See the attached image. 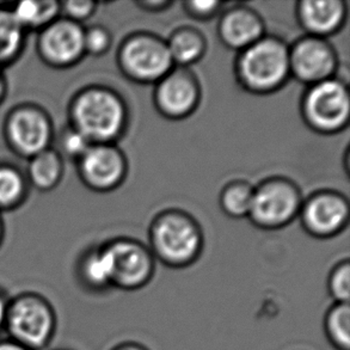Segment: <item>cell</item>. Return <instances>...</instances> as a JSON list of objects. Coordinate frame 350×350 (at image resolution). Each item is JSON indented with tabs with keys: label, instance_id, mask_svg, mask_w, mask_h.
Wrapping results in <instances>:
<instances>
[{
	"label": "cell",
	"instance_id": "14",
	"mask_svg": "<svg viewBox=\"0 0 350 350\" xmlns=\"http://www.w3.org/2000/svg\"><path fill=\"white\" fill-rule=\"evenodd\" d=\"M154 102L161 115L180 120L193 114L200 102V86L194 75L172 70L157 83Z\"/></svg>",
	"mask_w": 350,
	"mask_h": 350
},
{
	"label": "cell",
	"instance_id": "28",
	"mask_svg": "<svg viewBox=\"0 0 350 350\" xmlns=\"http://www.w3.org/2000/svg\"><path fill=\"white\" fill-rule=\"evenodd\" d=\"M95 1L89 0H68L60 3V16L76 23L81 24L90 18L96 11Z\"/></svg>",
	"mask_w": 350,
	"mask_h": 350
},
{
	"label": "cell",
	"instance_id": "7",
	"mask_svg": "<svg viewBox=\"0 0 350 350\" xmlns=\"http://www.w3.org/2000/svg\"><path fill=\"white\" fill-rule=\"evenodd\" d=\"M123 73L139 83H158L174 70L166 41L151 33H135L118 49Z\"/></svg>",
	"mask_w": 350,
	"mask_h": 350
},
{
	"label": "cell",
	"instance_id": "15",
	"mask_svg": "<svg viewBox=\"0 0 350 350\" xmlns=\"http://www.w3.org/2000/svg\"><path fill=\"white\" fill-rule=\"evenodd\" d=\"M346 3L340 0H304L298 6L299 22L313 38H325L345 23Z\"/></svg>",
	"mask_w": 350,
	"mask_h": 350
},
{
	"label": "cell",
	"instance_id": "23",
	"mask_svg": "<svg viewBox=\"0 0 350 350\" xmlns=\"http://www.w3.org/2000/svg\"><path fill=\"white\" fill-rule=\"evenodd\" d=\"M327 341L336 350H350V304L334 303L324 317Z\"/></svg>",
	"mask_w": 350,
	"mask_h": 350
},
{
	"label": "cell",
	"instance_id": "31",
	"mask_svg": "<svg viewBox=\"0 0 350 350\" xmlns=\"http://www.w3.org/2000/svg\"><path fill=\"white\" fill-rule=\"evenodd\" d=\"M10 299H8L6 294L0 291V332L4 330L8 310H9Z\"/></svg>",
	"mask_w": 350,
	"mask_h": 350
},
{
	"label": "cell",
	"instance_id": "34",
	"mask_svg": "<svg viewBox=\"0 0 350 350\" xmlns=\"http://www.w3.org/2000/svg\"><path fill=\"white\" fill-rule=\"evenodd\" d=\"M113 350H148L145 347L142 346V345H139V343H133V342H129V343H122V345H120V346L115 347Z\"/></svg>",
	"mask_w": 350,
	"mask_h": 350
},
{
	"label": "cell",
	"instance_id": "6",
	"mask_svg": "<svg viewBox=\"0 0 350 350\" xmlns=\"http://www.w3.org/2000/svg\"><path fill=\"white\" fill-rule=\"evenodd\" d=\"M3 128L10 150L28 161L51 148L54 142L52 118L38 105H17L6 115Z\"/></svg>",
	"mask_w": 350,
	"mask_h": 350
},
{
	"label": "cell",
	"instance_id": "21",
	"mask_svg": "<svg viewBox=\"0 0 350 350\" xmlns=\"http://www.w3.org/2000/svg\"><path fill=\"white\" fill-rule=\"evenodd\" d=\"M27 177L18 167L0 164V213L18 208L28 196Z\"/></svg>",
	"mask_w": 350,
	"mask_h": 350
},
{
	"label": "cell",
	"instance_id": "22",
	"mask_svg": "<svg viewBox=\"0 0 350 350\" xmlns=\"http://www.w3.org/2000/svg\"><path fill=\"white\" fill-rule=\"evenodd\" d=\"M81 282L91 291H105L111 288L108 260L102 247L89 250L81 257L78 265Z\"/></svg>",
	"mask_w": 350,
	"mask_h": 350
},
{
	"label": "cell",
	"instance_id": "18",
	"mask_svg": "<svg viewBox=\"0 0 350 350\" xmlns=\"http://www.w3.org/2000/svg\"><path fill=\"white\" fill-rule=\"evenodd\" d=\"M11 4H0V70L21 57L27 41V31L14 18Z\"/></svg>",
	"mask_w": 350,
	"mask_h": 350
},
{
	"label": "cell",
	"instance_id": "35",
	"mask_svg": "<svg viewBox=\"0 0 350 350\" xmlns=\"http://www.w3.org/2000/svg\"><path fill=\"white\" fill-rule=\"evenodd\" d=\"M4 223H3V219H1V215H0V245H1V243H3V239H4Z\"/></svg>",
	"mask_w": 350,
	"mask_h": 350
},
{
	"label": "cell",
	"instance_id": "11",
	"mask_svg": "<svg viewBox=\"0 0 350 350\" xmlns=\"http://www.w3.org/2000/svg\"><path fill=\"white\" fill-rule=\"evenodd\" d=\"M338 62L332 44L325 38H301L289 48L291 75L308 86L332 79Z\"/></svg>",
	"mask_w": 350,
	"mask_h": 350
},
{
	"label": "cell",
	"instance_id": "16",
	"mask_svg": "<svg viewBox=\"0 0 350 350\" xmlns=\"http://www.w3.org/2000/svg\"><path fill=\"white\" fill-rule=\"evenodd\" d=\"M265 27L260 16L247 8H234L224 14L219 36L228 48L244 51L263 38Z\"/></svg>",
	"mask_w": 350,
	"mask_h": 350
},
{
	"label": "cell",
	"instance_id": "25",
	"mask_svg": "<svg viewBox=\"0 0 350 350\" xmlns=\"http://www.w3.org/2000/svg\"><path fill=\"white\" fill-rule=\"evenodd\" d=\"M57 144L59 145L55 150L60 153L62 158L67 157L77 161L85 154V152L92 145L81 132H78L72 126H68L60 133Z\"/></svg>",
	"mask_w": 350,
	"mask_h": 350
},
{
	"label": "cell",
	"instance_id": "24",
	"mask_svg": "<svg viewBox=\"0 0 350 350\" xmlns=\"http://www.w3.org/2000/svg\"><path fill=\"white\" fill-rule=\"evenodd\" d=\"M254 198V188L245 182H232L220 196L224 212L232 218L249 217Z\"/></svg>",
	"mask_w": 350,
	"mask_h": 350
},
{
	"label": "cell",
	"instance_id": "29",
	"mask_svg": "<svg viewBox=\"0 0 350 350\" xmlns=\"http://www.w3.org/2000/svg\"><path fill=\"white\" fill-rule=\"evenodd\" d=\"M223 6L220 1H185L187 14L196 19H209Z\"/></svg>",
	"mask_w": 350,
	"mask_h": 350
},
{
	"label": "cell",
	"instance_id": "2",
	"mask_svg": "<svg viewBox=\"0 0 350 350\" xmlns=\"http://www.w3.org/2000/svg\"><path fill=\"white\" fill-rule=\"evenodd\" d=\"M150 241L153 257L171 268L193 265L204 245L198 223L178 211L165 212L153 221Z\"/></svg>",
	"mask_w": 350,
	"mask_h": 350
},
{
	"label": "cell",
	"instance_id": "4",
	"mask_svg": "<svg viewBox=\"0 0 350 350\" xmlns=\"http://www.w3.org/2000/svg\"><path fill=\"white\" fill-rule=\"evenodd\" d=\"M57 325L55 310L41 294L25 292L10 300L4 330L8 338L19 346L29 350L46 349Z\"/></svg>",
	"mask_w": 350,
	"mask_h": 350
},
{
	"label": "cell",
	"instance_id": "1",
	"mask_svg": "<svg viewBox=\"0 0 350 350\" xmlns=\"http://www.w3.org/2000/svg\"><path fill=\"white\" fill-rule=\"evenodd\" d=\"M68 118L70 126L91 144H114L127 124V108L114 91L90 86L73 96Z\"/></svg>",
	"mask_w": 350,
	"mask_h": 350
},
{
	"label": "cell",
	"instance_id": "26",
	"mask_svg": "<svg viewBox=\"0 0 350 350\" xmlns=\"http://www.w3.org/2000/svg\"><path fill=\"white\" fill-rule=\"evenodd\" d=\"M327 291L335 303H349L350 263L346 260L335 265L327 279Z\"/></svg>",
	"mask_w": 350,
	"mask_h": 350
},
{
	"label": "cell",
	"instance_id": "10",
	"mask_svg": "<svg viewBox=\"0 0 350 350\" xmlns=\"http://www.w3.org/2000/svg\"><path fill=\"white\" fill-rule=\"evenodd\" d=\"M83 25L59 17L38 33V54L53 68H70L85 57Z\"/></svg>",
	"mask_w": 350,
	"mask_h": 350
},
{
	"label": "cell",
	"instance_id": "9",
	"mask_svg": "<svg viewBox=\"0 0 350 350\" xmlns=\"http://www.w3.org/2000/svg\"><path fill=\"white\" fill-rule=\"evenodd\" d=\"M102 249L109 265L111 287L137 291L151 281L154 274V257L140 243L118 239L102 246Z\"/></svg>",
	"mask_w": 350,
	"mask_h": 350
},
{
	"label": "cell",
	"instance_id": "27",
	"mask_svg": "<svg viewBox=\"0 0 350 350\" xmlns=\"http://www.w3.org/2000/svg\"><path fill=\"white\" fill-rule=\"evenodd\" d=\"M110 44H111V36L107 29L100 25L85 29L84 31L85 55L89 54L94 57H100L108 52Z\"/></svg>",
	"mask_w": 350,
	"mask_h": 350
},
{
	"label": "cell",
	"instance_id": "30",
	"mask_svg": "<svg viewBox=\"0 0 350 350\" xmlns=\"http://www.w3.org/2000/svg\"><path fill=\"white\" fill-rule=\"evenodd\" d=\"M137 5L142 8V10H145V11H163V10H165L166 8H169L170 6V1H164V0H161V1H142V3H137Z\"/></svg>",
	"mask_w": 350,
	"mask_h": 350
},
{
	"label": "cell",
	"instance_id": "20",
	"mask_svg": "<svg viewBox=\"0 0 350 350\" xmlns=\"http://www.w3.org/2000/svg\"><path fill=\"white\" fill-rule=\"evenodd\" d=\"M171 59L180 66L187 67L204 57L206 40L193 28L177 29L166 41Z\"/></svg>",
	"mask_w": 350,
	"mask_h": 350
},
{
	"label": "cell",
	"instance_id": "17",
	"mask_svg": "<svg viewBox=\"0 0 350 350\" xmlns=\"http://www.w3.org/2000/svg\"><path fill=\"white\" fill-rule=\"evenodd\" d=\"M64 172V158L51 147L29 159L25 177L33 188L40 191H51L62 182Z\"/></svg>",
	"mask_w": 350,
	"mask_h": 350
},
{
	"label": "cell",
	"instance_id": "8",
	"mask_svg": "<svg viewBox=\"0 0 350 350\" xmlns=\"http://www.w3.org/2000/svg\"><path fill=\"white\" fill-rule=\"evenodd\" d=\"M301 204L300 191L293 182L284 178L265 180L254 188L249 218L267 230L282 228L300 212Z\"/></svg>",
	"mask_w": 350,
	"mask_h": 350
},
{
	"label": "cell",
	"instance_id": "12",
	"mask_svg": "<svg viewBox=\"0 0 350 350\" xmlns=\"http://www.w3.org/2000/svg\"><path fill=\"white\" fill-rule=\"evenodd\" d=\"M77 165L81 182L102 193L118 188L127 174L126 158L114 144H92Z\"/></svg>",
	"mask_w": 350,
	"mask_h": 350
},
{
	"label": "cell",
	"instance_id": "19",
	"mask_svg": "<svg viewBox=\"0 0 350 350\" xmlns=\"http://www.w3.org/2000/svg\"><path fill=\"white\" fill-rule=\"evenodd\" d=\"M11 11L27 33L30 30L41 31L60 17V1L25 0L17 4L12 3Z\"/></svg>",
	"mask_w": 350,
	"mask_h": 350
},
{
	"label": "cell",
	"instance_id": "33",
	"mask_svg": "<svg viewBox=\"0 0 350 350\" xmlns=\"http://www.w3.org/2000/svg\"><path fill=\"white\" fill-rule=\"evenodd\" d=\"M6 94H8V83H6V78L3 75V71L0 70V105L6 98Z\"/></svg>",
	"mask_w": 350,
	"mask_h": 350
},
{
	"label": "cell",
	"instance_id": "5",
	"mask_svg": "<svg viewBox=\"0 0 350 350\" xmlns=\"http://www.w3.org/2000/svg\"><path fill=\"white\" fill-rule=\"evenodd\" d=\"M301 113L313 131L322 134L340 132L349 122L348 86L336 77L310 86L303 97Z\"/></svg>",
	"mask_w": 350,
	"mask_h": 350
},
{
	"label": "cell",
	"instance_id": "3",
	"mask_svg": "<svg viewBox=\"0 0 350 350\" xmlns=\"http://www.w3.org/2000/svg\"><path fill=\"white\" fill-rule=\"evenodd\" d=\"M237 76L246 90L269 94L284 85L291 76L289 48L281 40L263 38L241 51Z\"/></svg>",
	"mask_w": 350,
	"mask_h": 350
},
{
	"label": "cell",
	"instance_id": "13",
	"mask_svg": "<svg viewBox=\"0 0 350 350\" xmlns=\"http://www.w3.org/2000/svg\"><path fill=\"white\" fill-rule=\"evenodd\" d=\"M301 221L310 234L318 238L336 236L349 220V204L335 191H321L301 204Z\"/></svg>",
	"mask_w": 350,
	"mask_h": 350
},
{
	"label": "cell",
	"instance_id": "32",
	"mask_svg": "<svg viewBox=\"0 0 350 350\" xmlns=\"http://www.w3.org/2000/svg\"><path fill=\"white\" fill-rule=\"evenodd\" d=\"M0 350H29L24 347L19 346L17 343L11 341L9 338L0 340Z\"/></svg>",
	"mask_w": 350,
	"mask_h": 350
}]
</instances>
